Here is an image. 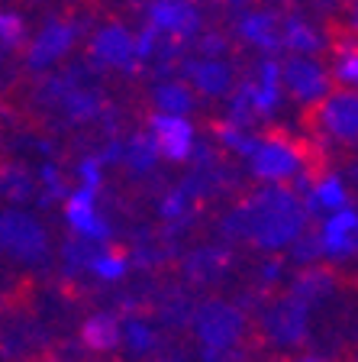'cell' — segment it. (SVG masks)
<instances>
[{"mask_svg": "<svg viewBox=\"0 0 358 362\" xmlns=\"http://www.w3.org/2000/svg\"><path fill=\"white\" fill-rule=\"evenodd\" d=\"M149 317L162 327H172V330H184L191 327V314H194V301L187 288H165V291H155L152 301L145 304Z\"/></svg>", "mask_w": 358, "mask_h": 362, "instance_id": "cell-18", "label": "cell"}, {"mask_svg": "<svg viewBox=\"0 0 358 362\" xmlns=\"http://www.w3.org/2000/svg\"><path fill=\"white\" fill-rule=\"evenodd\" d=\"M0 259L20 269H42L52 259V233L36 214L0 207Z\"/></svg>", "mask_w": 358, "mask_h": 362, "instance_id": "cell-5", "label": "cell"}, {"mask_svg": "<svg viewBox=\"0 0 358 362\" xmlns=\"http://www.w3.org/2000/svg\"><path fill=\"white\" fill-rule=\"evenodd\" d=\"M329 45L326 33H320L314 26V23L306 20V16L300 13H284L281 16V49H287V52H323Z\"/></svg>", "mask_w": 358, "mask_h": 362, "instance_id": "cell-20", "label": "cell"}, {"mask_svg": "<svg viewBox=\"0 0 358 362\" xmlns=\"http://www.w3.org/2000/svg\"><path fill=\"white\" fill-rule=\"evenodd\" d=\"M304 204L310 217H329V214L349 207V185L339 175H323L314 188L306 191Z\"/></svg>", "mask_w": 358, "mask_h": 362, "instance_id": "cell-22", "label": "cell"}, {"mask_svg": "<svg viewBox=\"0 0 358 362\" xmlns=\"http://www.w3.org/2000/svg\"><path fill=\"white\" fill-rule=\"evenodd\" d=\"M310 339V308L291 291L261 294L252 314V343L271 353H294Z\"/></svg>", "mask_w": 358, "mask_h": 362, "instance_id": "cell-3", "label": "cell"}, {"mask_svg": "<svg viewBox=\"0 0 358 362\" xmlns=\"http://www.w3.org/2000/svg\"><path fill=\"white\" fill-rule=\"evenodd\" d=\"M287 291H291L297 301H304L306 308H320L323 301H329V298L339 291V272L323 262H306L304 269L294 275Z\"/></svg>", "mask_w": 358, "mask_h": 362, "instance_id": "cell-16", "label": "cell"}, {"mask_svg": "<svg viewBox=\"0 0 358 362\" xmlns=\"http://www.w3.org/2000/svg\"><path fill=\"white\" fill-rule=\"evenodd\" d=\"M158 149L155 143H152L149 133H133L129 136L126 149H123V156H119V162H123V168H126V175H133V178H145V175H152L158 168Z\"/></svg>", "mask_w": 358, "mask_h": 362, "instance_id": "cell-25", "label": "cell"}, {"mask_svg": "<svg viewBox=\"0 0 358 362\" xmlns=\"http://www.w3.org/2000/svg\"><path fill=\"white\" fill-rule=\"evenodd\" d=\"M268 362H329V359H323V356H314V353H275Z\"/></svg>", "mask_w": 358, "mask_h": 362, "instance_id": "cell-28", "label": "cell"}, {"mask_svg": "<svg viewBox=\"0 0 358 362\" xmlns=\"http://www.w3.org/2000/svg\"><path fill=\"white\" fill-rule=\"evenodd\" d=\"M126 4H133V7H145L149 0H126Z\"/></svg>", "mask_w": 358, "mask_h": 362, "instance_id": "cell-32", "label": "cell"}, {"mask_svg": "<svg viewBox=\"0 0 358 362\" xmlns=\"http://www.w3.org/2000/svg\"><path fill=\"white\" fill-rule=\"evenodd\" d=\"M84 4H94V0L65 4L61 10L45 16L42 26H36V33H30L26 45L20 49L23 75L52 71V68H59L84 42V36H88V16H81Z\"/></svg>", "mask_w": 358, "mask_h": 362, "instance_id": "cell-2", "label": "cell"}, {"mask_svg": "<svg viewBox=\"0 0 358 362\" xmlns=\"http://www.w3.org/2000/svg\"><path fill=\"white\" fill-rule=\"evenodd\" d=\"M0 362H7V359H0Z\"/></svg>", "mask_w": 358, "mask_h": 362, "instance_id": "cell-34", "label": "cell"}, {"mask_svg": "<svg viewBox=\"0 0 358 362\" xmlns=\"http://www.w3.org/2000/svg\"><path fill=\"white\" fill-rule=\"evenodd\" d=\"M345 33L358 36V0H352V4H349V30H345Z\"/></svg>", "mask_w": 358, "mask_h": 362, "instance_id": "cell-29", "label": "cell"}, {"mask_svg": "<svg viewBox=\"0 0 358 362\" xmlns=\"http://www.w3.org/2000/svg\"><path fill=\"white\" fill-rule=\"evenodd\" d=\"M81 49L90 65L107 68V71H133V68L139 65L136 33L129 30L119 16H107L104 23H97V26L84 36Z\"/></svg>", "mask_w": 358, "mask_h": 362, "instance_id": "cell-7", "label": "cell"}, {"mask_svg": "<svg viewBox=\"0 0 358 362\" xmlns=\"http://www.w3.org/2000/svg\"><path fill=\"white\" fill-rule=\"evenodd\" d=\"M281 16L278 10L268 7H255L239 13L232 23V39L236 42L255 45L258 52H278L281 49Z\"/></svg>", "mask_w": 358, "mask_h": 362, "instance_id": "cell-12", "label": "cell"}, {"mask_svg": "<svg viewBox=\"0 0 358 362\" xmlns=\"http://www.w3.org/2000/svg\"><path fill=\"white\" fill-rule=\"evenodd\" d=\"M78 337H81V349L94 356H110L119 349V317L110 310H97L81 320L78 327Z\"/></svg>", "mask_w": 358, "mask_h": 362, "instance_id": "cell-19", "label": "cell"}, {"mask_svg": "<svg viewBox=\"0 0 358 362\" xmlns=\"http://www.w3.org/2000/svg\"><path fill=\"white\" fill-rule=\"evenodd\" d=\"M145 16H149V23H145L149 30H155L165 39H174L181 45L194 42V36L203 30L201 7L191 0H149Z\"/></svg>", "mask_w": 358, "mask_h": 362, "instance_id": "cell-9", "label": "cell"}, {"mask_svg": "<svg viewBox=\"0 0 358 362\" xmlns=\"http://www.w3.org/2000/svg\"><path fill=\"white\" fill-rule=\"evenodd\" d=\"M65 217L71 223L78 236H88V240H107V223L100 220L97 207H94V188H81L78 194L68 197L65 204Z\"/></svg>", "mask_w": 358, "mask_h": 362, "instance_id": "cell-21", "label": "cell"}, {"mask_svg": "<svg viewBox=\"0 0 358 362\" xmlns=\"http://www.w3.org/2000/svg\"><path fill=\"white\" fill-rule=\"evenodd\" d=\"M326 39H329V52H333V65H329L333 81L358 90V36L339 33V36H326Z\"/></svg>", "mask_w": 358, "mask_h": 362, "instance_id": "cell-23", "label": "cell"}, {"mask_svg": "<svg viewBox=\"0 0 358 362\" xmlns=\"http://www.w3.org/2000/svg\"><path fill=\"white\" fill-rule=\"evenodd\" d=\"M36 4H55V0H36ZM68 4H75V0H68ZM97 4V0H94Z\"/></svg>", "mask_w": 358, "mask_h": 362, "instance_id": "cell-33", "label": "cell"}, {"mask_svg": "<svg viewBox=\"0 0 358 362\" xmlns=\"http://www.w3.org/2000/svg\"><path fill=\"white\" fill-rule=\"evenodd\" d=\"M36 178L26 165L20 162H7L0 158V201L7 204H23V201H32L36 197Z\"/></svg>", "mask_w": 358, "mask_h": 362, "instance_id": "cell-24", "label": "cell"}, {"mask_svg": "<svg viewBox=\"0 0 358 362\" xmlns=\"http://www.w3.org/2000/svg\"><path fill=\"white\" fill-rule=\"evenodd\" d=\"M181 75H184V81L194 88V94L201 100H220L239 84L236 65L226 62L223 55H194V59H184L181 62Z\"/></svg>", "mask_w": 358, "mask_h": 362, "instance_id": "cell-10", "label": "cell"}, {"mask_svg": "<svg viewBox=\"0 0 358 362\" xmlns=\"http://www.w3.org/2000/svg\"><path fill=\"white\" fill-rule=\"evenodd\" d=\"M142 362H187V359H181V356H149V359H142Z\"/></svg>", "mask_w": 358, "mask_h": 362, "instance_id": "cell-30", "label": "cell"}, {"mask_svg": "<svg viewBox=\"0 0 358 362\" xmlns=\"http://www.w3.org/2000/svg\"><path fill=\"white\" fill-rule=\"evenodd\" d=\"M210 4H217L220 10H226V13H232V16L246 13V10L261 7V0H210Z\"/></svg>", "mask_w": 358, "mask_h": 362, "instance_id": "cell-27", "label": "cell"}, {"mask_svg": "<svg viewBox=\"0 0 358 362\" xmlns=\"http://www.w3.org/2000/svg\"><path fill=\"white\" fill-rule=\"evenodd\" d=\"M0 39L20 52L26 39H30V30H26V20H23L16 10H0Z\"/></svg>", "mask_w": 358, "mask_h": 362, "instance_id": "cell-26", "label": "cell"}, {"mask_svg": "<svg viewBox=\"0 0 358 362\" xmlns=\"http://www.w3.org/2000/svg\"><path fill=\"white\" fill-rule=\"evenodd\" d=\"M278 81H281V94H287L297 107H310L333 88L329 65H323L320 55H310V52L284 55L278 62Z\"/></svg>", "mask_w": 358, "mask_h": 362, "instance_id": "cell-8", "label": "cell"}, {"mask_svg": "<svg viewBox=\"0 0 358 362\" xmlns=\"http://www.w3.org/2000/svg\"><path fill=\"white\" fill-rule=\"evenodd\" d=\"M342 362H358V346H349L342 353Z\"/></svg>", "mask_w": 358, "mask_h": 362, "instance_id": "cell-31", "label": "cell"}, {"mask_svg": "<svg viewBox=\"0 0 358 362\" xmlns=\"http://www.w3.org/2000/svg\"><path fill=\"white\" fill-rule=\"evenodd\" d=\"M201 98L194 94V88L184 78H168V81H155L145 90V107L152 113H172V117H191L197 110Z\"/></svg>", "mask_w": 358, "mask_h": 362, "instance_id": "cell-17", "label": "cell"}, {"mask_svg": "<svg viewBox=\"0 0 358 362\" xmlns=\"http://www.w3.org/2000/svg\"><path fill=\"white\" fill-rule=\"evenodd\" d=\"M158 346H162V333H158V324L145 310H136V314L119 320V349L117 353H123L133 362H142V359H149V356H155Z\"/></svg>", "mask_w": 358, "mask_h": 362, "instance_id": "cell-14", "label": "cell"}, {"mask_svg": "<svg viewBox=\"0 0 358 362\" xmlns=\"http://www.w3.org/2000/svg\"><path fill=\"white\" fill-rule=\"evenodd\" d=\"M191 333L203 346V353H229L252 346V317L226 298H207L194 304Z\"/></svg>", "mask_w": 358, "mask_h": 362, "instance_id": "cell-4", "label": "cell"}, {"mask_svg": "<svg viewBox=\"0 0 358 362\" xmlns=\"http://www.w3.org/2000/svg\"><path fill=\"white\" fill-rule=\"evenodd\" d=\"M149 136L165 162H174V165H178V162H191V156H194V127H191L187 117L152 113Z\"/></svg>", "mask_w": 358, "mask_h": 362, "instance_id": "cell-11", "label": "cell"}, {"mask_svg": "<svg viewBox=\"0 0 358 362\" xmlns=\"http://www.w3.org/2000/svg\"><path fill=\"white\" fill-rule=\"evenodd\" d=\"M232 269V252L226 246H197L194 252H187L181 259V275L187 285L197 288H213L229 275Z\"/></svg>", "mask_w": 358, "mask_h": 362, "instance_id": "cell-13", "label": "cell"}, {"mask_svg": "<svg viewBox=\"0 0 358 362\" xmlns=\"http://www.w3.org/2000/svg\"><path fill=\"white\" fill-rule=\"evenodd\" d=\"M304 226H310V214L300 191L281 181H261V188L246 191L226 214L223 233L258 252H281L304 233Z\"/></svg>", "mask_w": 358, "mask_h": 362, "instance_id": "cell-1", "label": "cell"}, {"mask_svg": "<svg viewBox=\"0 0 358 362\" xmlns=\"http://www.w3.org/2000/svg\"><path fill=\"white\" fill-rule=\"evenodd\" d=\"M304 127L314 139H329L339 146H358V90L329 88L320 100L304 107Z\"/></svg>", "mask_w": 358, "mask_h": 362, "instance_id": "cell-6", "label": "cell"}, {"mask_svg": "<svg viewBox=\"0 0 358 362\" xmlns=\"http://www.w3.org/2000/svg\"><path fill=\"white\" fill-rule=\"evenodd\" d=\"M323 240V256L333 262H345L358 252V211L355 207H342V211L329 214L326 223L320 230Z\"/></svg>", "mask_w": 358, "mask_h": 362, "instance_id": "cell-15", "label": "cell"}]
</instances>
